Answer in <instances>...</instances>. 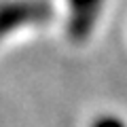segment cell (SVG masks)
<instances>
[{
    "mask_svg": "<svg viewBox=\"0 0 127 127\" xmlns=\"http://www.w3.org/2000/svg\"><path fill=\"white\" fill-rule=\"evenodd\" d=\"M38 11L36 6L32 9L30 4H13V6H4L0 11V36H4L6 32H11L13 28H17L19 23L36 19Z\"/></svg>",
    "mask_w": 127,
    "mask_h": 127,
    "instance_id": "1",
    "label": "cell"
},
{
    "mask_svg": "<svg viewBox=\"0 0 127 127\" xmlns=\"http://www.w3.org/2000/svg\"><path fill=\"white\" fill-rule=\"evenodd\" d=\"M100 0H72L74 6V19H72V36L81 38L85 36L91 28L95 15V6H97Z\"/></svg>",
    "mask_w": 127,
    "mask_h": 127,
    "instance_id": "2",
    "label": "cell"
},
{
    "mask_svg": "<svg viewBox=\"0 0 127 127\" xmlns=\"http://www.w3.org/2000/svg\"><path fill=\"white\" fill-rule=\"evenodd\" d=\"M91 127H127V125H125V121H123V119L112 117V114H106V117L95 119Z\"/></svg>",
    "mask_w": 127,
    "mask_h": 127,
    "instance_id": "3",
    "label": "cell"
}]
</instances>
